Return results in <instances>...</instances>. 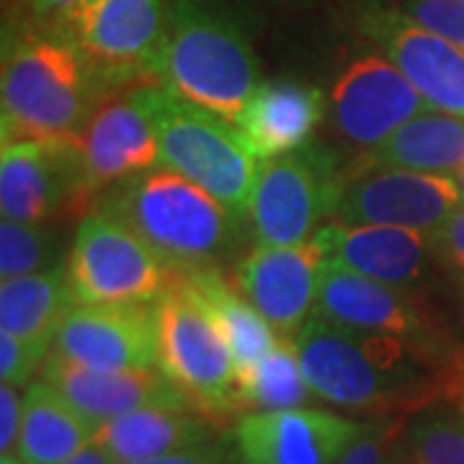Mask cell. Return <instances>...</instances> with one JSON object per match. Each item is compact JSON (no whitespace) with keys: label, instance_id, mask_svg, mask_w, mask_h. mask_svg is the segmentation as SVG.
Returning <instances> with one entry per match:
<instances>
[{"label":"cell","instance_id":"obj_1","mask_svg":"<svg viewBox=\"0 0 464 464\" xmlns=\"http://www.w3.org/2000/svg\"><path fill=\"white\" fill-rule=\"evenodd\" d=\"M99 72L65 32H5L3 142L75 140L99 109Z\"/></svg>","mask_w":464,"mask_h":464},{"label":"cell","instance_id":"obj_2","mask_svg":"<svg viewBox=\"0 0 464 464\" xmlns=\"http://www.w3.org/2000/svg\"><path fill=\"white\" fill-rule=\"evenodd\" d=\"M103 212L130 225L176 276L215 266L237 240L246 217L183 176L158 168L140 173L103 201Z\"/></svg>","mask_w":464,"mask_h":464},{"label":"cell","instance_id":"obj_3","mask_svg":"<svg viewBox=\"0 0 464 464\" xmlns=\"http://www.w3.org/2000/svg\"><path fill=\"white\" fill-rule=\"evenodd\" d=\"M155 78L183 101L227 121H235L261 85L248 36L201 0L168 3Z\"/></svg>","mask_w":464,"mask_h":464},{"label":"cell","instance_id":"obj_4","mask_svg":"<svg viewBox=\"0 0 464 464\" xmlns=\"http://www.w3.org/2000/svg\"><path fill=\"white\" fill-rule=\"evenodd\" d=\"M317 398L351 408H387L426 390L423 356L402 335L351 331L313 315L292 338Z\"/></svg>","mask_w":464,"mask_h":464},{"label":"cell","instance_id":"obj_5","mask_svg":"<svg viewBox=\"0 0 464 464\" xmlns=\"http://www.w3.org/2000/svg\"><path fill=\"white\" fill-rule=\"evenodd\" d=\"M140 96L155 124L160 166L201 186L237 217H248L261 160L237 127L155 81L140 83Z\"/></svg>","mask_w":464,"mask_h":464},{"label":"cell","instance_id":"obj_6","mask_svg":"<svg viewBox=\"0 0 464 464\" xmlns=\"http://www.w3.org/2000/svg\"><path fill=\"white\" fill-rule=\"evenodd\" d=\"M150 307L158 333V369L201 413L235 411L237 369L230 343L199 295L176 276Z\"/></svg>","mask_w":464,"mask_h":464},{"label":"cell","instance_id":"obj_7","mask_svg":"<svg viewBox=\"0 0 464 464\" xmlns=\"http://www.w3.org/2000/svg\"><path fill=\"white\" fill-rule=\"evenodd\" d=\"M65 268L75 304H148L176 279L170 266L109 212H91L78 225Z\"/></svg>","mask_w":464,"mask_h":464},{"label":"cell","instance_id":"obj_8","mask_svg":"<svg viewBox=\"0 0 464 464\" xmlns=\"http://www.w3.org/2000/svg\"><path fill=\"white\" fill-rule=\"evenodd\" d=\"M341 176L331 152L302 148L264 160L250 197L248 219L264 246H302L333 217Z\"/></svg>","mask_w":464,"mask_h":464},{"label":"cell","instance_id":"obj_9","mask_svg":"<svg viewBox=\"0 0 464 464\" xmlns=\"http://www.w3.org/2000/svg\"><path fill=\"white\" fill-rule=\"evenodd\" d=\"M63 32L99 72L101 83L152 78L168 32V0H85Z\"/></svg>","mask_w":464,"mask_h":464},{"label":"cell","instance_id":"obj_10","mask_svg":"<svg viewBox=\"0 0 464 464\" xmlns=\"http://www.w3.org/2000/svg\"><path fill=\"white\" fill-rule=\"evenodd\" d=\"M462 201L454 179L380 166L341 183L333 222L392 225L431 235Z\"/></svg>","mask_w":464,"mask_h":464},{"label":"cell","instance_id":"obj_11","mask_svg":"<svg viewBox=\"0 0 464 464\" xmlns=\"http://www.w3.org/2000/svg\"><path fill=\"white\" fill-rule=\"evenodd\" d=\"M72 142L81 166V199H91L114 183L130 181L160 166L158 134L140 96V85L130 93L101 101Z\"/></svg>","mask_w":464,"mask_h":464},{"label":"cell","instance_id":"obj_12","mask_svg":"<svg viewBox=\"0 0 464 464\" xmlns=\"http://www.w3.org/2000/svg\"><path fill=\"white\" fill-rule=\"evenodd\" d=\"M362 34L380 47L431 109L464 119V50L380 0L362 8Z\"/></svg>","mask_w":464,"mask_h":464},{"label":"cell","instance_id":"obj_13","mask_svg":"<svg viewBox=\"0 0 464 464\" xmlns=\"http://www.w3.org/2000/svg\"><path fill=\"white\" fill-rule=\"evenodd\" d=\"M52 351L96 372H150L158 366V333L145 304H72Z\"/></svg>","mask_w":464,"mask_h":464},{"label":"cell","instance_id":"obj_14","mask_svg":"<svg viewBox=\"0 0 464 464\" xmlns=\"http://www.w3.org/2000/svg\"><path fill=\"white\" fill-rule=\"evenodd\" d=\"M331 96L338 130L353 145L369 150L431 109L384 54H364L348 63Z\"/></svg>","mask_w":464,"mask_h":464},{"label":"cell","instance_id":"obj_15","mask_svg":"<svg viewBox=\"0 0 464 464\" xmlns=\"http://www.w3.org/2000/svg\"><path fill=\"white\" fill-rule=\"evenodd\" d=\"M362 431L351 418L313 408L250 413L235 426V462L335 464Z\"/></svg>","mask_w":464,"mask_h":464},{"label":"cell","instance_id":"obj_16","mask_svg":"<svg viewBox=\"0 0 464 464\" xmlns=\"http://www.w3.org/2000/svg\"><path fill=\"white\" fill-rule=\"evenodd\" d=\"M72 199H81V166L72 140L3 142L0 209L5 219L42 225Z\"/></svg>","mask_w":464,"mask_h":464},{"label":"cell","instance_id":"obj_17","mask_svg":"<svg viewBox=\"0 0 464 464\" xmlns=\"http://www.w3.org/2000/svg\"><path fill=\"white\" fill-rule=\"evenodd\" d=\"M323 253L315 240L302 246L258 243L237 266V286L284 338H295L313 317Z\"/></svg>","mask_w":464,"mask_h":464},{"label":"cell","instance_id":"obj_18","mask_svg":"<svg viewBox=\"0 0 464 464\" xmlns=\"http://www.w3.org/2000/svg\"><path fill=\"white\" fill-rule=\"evenodd\" d=\"M42 380L52 384L63 398H67L93 423L103 426L106 420L124 413L163 408V411H186L201 413L199 405L168 380L158 369L150 372H96L72 364L52 351L42 364Z\"/></svg>","mask_w":464,"mask_h":464},{"label":"cell","instance_id":"obj_19","mask_svg":"<svg viewBox=\"0 0 464 464\" xmlns=\"http://www.w3.org/2000/svg\"><path fill=\"white\" fill-rule=\"evenodd\" d=\"M325 261L341 264L369 279L408 286L429 266L431 240L426 232L392 225H343L328 222L313 237Z\"/></svg>","mask_w":464,"mask_h":464},{"label":"cell","instance_id":"obj_20","mask_svg":"<svg viewBox=\"0 0 464 464\" xmlns=\"http://www.w3.org/2000/svg\"><path fill=\"white\" fill-rule=\"evenodd\" d=\"M313 315L351 331L415 335L426 328L420 313L400 286L369 279L346 266L323 261Z\"/></svg>","mask_w":464,"mask_h":464},{"label":"cell","instance_id":"obj_21","mask_svg":"<svg viewBox=\"0 0 464 464\" xmlns=\"http://www.w3.org/2000/svg\"><path fill=\"white\" fill-rule=\"evenodd\" d=\"M323 93L297 81H268L256 88L235 127L250 152L264 163L307 145L323 119Z\"/></svg>","mask_w":464,"mask_h":464},{"label":"cell","instance_id":"obj_22","mask_svg":"<svg viewBox=\"0 0 464 464\" xmlns=\"http://www.w3.org/2000/svg\"><path fill=\"white\" fill-rule=\"evenodd\" d=\"M93 423L44 380L32 382L24 392V423L16 457L24 464H63L96 441Z\"/></svg>","mask_w":464,"mask_h":464},{"label":"cell","instance_id":"obj_23","mask_svg":"<svg viewBox=\"0 0 464 464\" xmlns=\"http://www.w3.org/2000/svg\"><path fill=\"white\" fill-rule=\"evenodd\" d=\"M212 436V423L201 413L145 408L106 420L96 433V441L116 464H127L201 447L209 444Z\"/></svg>","mask_w":464,"mask_h":464},{"label":"cell","instance_id":"obj_24","mask_svg":"<svg viewBox=\"0 0 464 464\" xmlns=\"http://www.w3.org/2000/svg\"><path fill=\"white\" fill-rule=\"evenodd\" d=\"M75 304L65 266L0 282V331L50 356L54 335Z\"/></svg>","mask_w":464,"mask_h":464},{"label":"cell","instance_id":"obj_25","mask_svg":"<svg viewBox=\"0 0 464 464\" xmlns=\"http://www.w3.org/2000/svg\"><path fill=\"white\" fill-rule=\"evenodd\" d=\"M369 163L457 179L464 168V119L423 111L369 150Z\"/></svg>","mask_w":464,"mask_h":464},{"label":"cell","instance_id":"obj_26","mask_svg":"<svg viewBox=\"0 0 464 464\" xmlns=\"http://www.w3.org/2000/svg\"><path fill=\"white\" fill-rule=\"evenodd\" d=\"M181 279L199 295L207 310L219 323V328L230 343L237 377L253 369L279 343L274 325L250 304L243 292L232 289V284L217 271V266L181 274Z\"/></svg>","mask_w":464,"mask_h":464},{"label":"cell","instance_id":"obj_27","mask_svg":"<svg viewBox=\"0 0 464 464\" xmlns=\"http://www.w3.org/2000/svg\"><path fill=\"white\" fill-rule=\"evenodd\" d=\"M313 395L292 338L279 341L258 364L237 377V408H253L256 413L304 408Z\"/></svg>","mask_w":464,"mask_h":464},{"label":"cell","instance_id":"obj_28","mask_svg":"<svg viewBox=\"0 0 464 464\" xmlns=\"http://www.w3.org/2000/svg\"><path fill=\"white\" fill-rule=\"evenodd\" d=\"M50 235L42 225L5 219L0 222V279H18L52 268Z\"/></svg>","mask_w":464,"mask_h":464},{"label":"cell","instance_id":"obj_29","mask_svg":"<svg viewBox=\"0 0 464 464\" xmlns=\"http://www.w3.org/2000/svg\"><path fill=\"white\" fill-rule=\"evenodd\" d=\"M411 464H464V418L423 415L408 436Z\"/></svg>","mask_w":464,"mask_h":464},{"label":"cell","instance_id":"obj_30","mask_svg":"<svg viewBox=\"0 0 464 464\" xmlns=\"http://www.w3.org/2000/svg\"><path fill=\"white\" fill-rule=\"evenodd\" d=\"M400 11L426 32L464 50V0H408Z\"/></svg>","mask_w":464,"mask_h":464},{"label":"cell","instance_id":"obj_31","mask_svg":"<svg viewBox=\"0 0 464 464\" xmlns=\"http://www.w3.org/2000/svg\"><path fill=\"white\" fill-rule=\"evenodd\" d=\"M44 353L26 346L16 335L0 331V380L11 387H29L36 369L44 364Z\"/></svg>","mask_w":464,"mask_h":464},{"label":"cell","instance_id":"obj_32","mask_svg":"<svg viewBox=\"0 0 464 464\" xmlns=\"http://www.w3.org/2000/svg\"><path fill=\"white\" fill-rule=\"evenodd\" d=\"M398 441V423H374L364 426L359 439L346 449L335 464H392Z\"/></svg>","mask_w":464,"mask_h":464},{"label":"cell","instance_id":"obj_33","mask_svg":"<svg viewBox=\"0 0 464 464\" xmlns=\"http://www.w3.org/2000/svg\"><path fill=\"white\" fill-rule=\"evenodd\" d=\"M431 250L447 261L449 266L464 271V204H459L451 215L429 235Z\"/></svg>","mask_w":464,"mask_h":464},{"label":"cell","instance_id":"obj_34","mask_svg":"<svg viewBox=\"0 0 464 464\" xmlns=\"http://www.w3.org/2000/svg\"><path fill=\"white\" fill-rule=\"evenodd\" d=\"M24 423V398L18 395V387L3 384L0 387V451L11 454L21 436Z\"/></svg>","mask_w":464,"mask_h":464},{"label":"cell","instance_id":"obj_35","mask_svg":"<svg viewBox=\"0 0 464 464\" xmlns=\"http://www.w3.org/2000/svg\"><path fill=\"white\" fill-rule=\"evenodd\" d=\"M230 462V451L225 444H201V447L183 449V451H173V454H163V457H152V459H140V462L127 464H227Z\"/></svg>","mask_w":464,"mask_h":464},{"label":"cell","instance_id":"obj_36","mask_svg":"<svg viewBox=\"0 0 464 464\" xmlns=\"http://www.w3.org/2000/svg\"><path fill=\"white\" fill-rule=\"evenodd\" d=\"M26 3V8H32L36 16H44V18H63L70 16L75 8H81L85 0H24Z\"/></svg>","mask_w":464,"mask_h":464},{"label":"cell","instance_id":"obj_37","mask_svg":"<svg viewBox=\"0 0 464 464\" xmlns=\"http://www.w3.org/2000/svg\"><path fill=\"white\" fill-rule=\"evenodd\" d=\"M63 464H116V459L106 451V449L101 447L99 441H93V444H88L85 449H81L75 457H70V459Z\"/></svg>","mask_w":464,"mask_h":464},{"label":"cell","instance_id":"obj_38","mask_svg":"<svg viewBox=\"0 0 464 464\" xmlns=\"http://www.w3.org/2000/svg\"><path fill=\"white\" fill-rule=\"evenodd\" d=\"M0 464H24V462L18 459L16 454H3V459H0Z\"/></svg>","mask_w":464,"mask_h":464},{"label":"cell","instance_id":"obj_39","mask_svg":"<svg viewBox=\"0 0 464 464\" xmlns=\"http://www.w3.org/2000/svg\"><path fill=\"white\" fill-rule=\"evenodd\" d=\"M454 181L459 183V188H462V197H464V168H462V170H459V176H457Z\"/></svg>","mask_w":464,"mask_h":464},{"label":"cell","instance_id":"obj_40","mask_svg":"<svg viewBox=\"0 0 464 464\" xmlns=\"http://www.w3.org/2000/svg\"><path fill=\"white\" fill-rule=\"evenodd\" d=\"M227 464H237V462H227Z\"/></svg>","mask_w":464,"mask_h":464}]
</instances>
